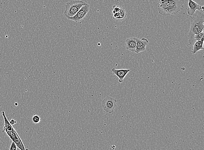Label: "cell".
Wrapping results in <instances>:
<instances>
[{
  "instance_id": "1",
  "label": "cell",
  "mask_w": 204,
  "mask_h": 150,
  "mask_svg": "<svg viewBox=\"0 0 204 150\" xmlns=\"http://www.w3.org/2000/svg\"><path fill=\"white\" fill-rule=\"evenodd\" d=\"M191 19V26L189 31L188 33L189 45L192 48L194 43V36L204 30V14L203 12L196 11L195 14L190 17Z\"/></svg>"
},
{
  "instance_id": "2",
  "label": "cell",
  "mask_w": 204,
  "mask_h": 150,
  "mask_svg": "<svg viewBox=\"0 0 204 150\" xmlns=\"http://www.w3.org/2000/svg\"><path fill=\"white\" fill-rule=\"evenodd\" d=\"M184 0H159L158 13L163 16L178 14L184 8Z\"/></svg>"
},
{
  "instance_id": "3",
  "label": "cell",
  "mask_w": 204,
  "mask_h": 150,
  "mask_svg": "<svg viewBox=\"0 0 204 150\" xmlns=\"http://www.w3.org/2000/svg\"><path fill=\"white\" fill-rule=\"evenodd\" d=\"M2 115L3 117L5 125L3 129V132H5L8 136L12 140V142L15 144L17 147L21 150H29L28 149H26L23 143L22 142L20 137L18 136L17 132L14 128L11 125L8 118L6 116L5 111L2 112Z\"/></svg>"
},
{
  "instance_id": "4",
  "label": "cell",
  "mask_w": 204,
  "mask_h": 150,
  "mask_svg": "<svg viewBox=\"0 0 204 150\" xmlns=\"http://www.w3.org/2000/svg\"><path fill=\"white\" fill-rule=\"evenodd\" d=\"M87 3L81 0L72 1L68 2L65 5L64 15L66 17L74 16L83 6L87 5Z\"/></svg>"
},
{
  "instance_id": "5",
  "label": "cell",
  "mask_w": 204,
  "mask_h": 150,
  "mask_svg": "<svg viewBox=\"0 0 204 150\" xmlns=\"http://www.w3.org/2000/svg\"><path fill=\"white\" fill-rule=\"evenodd\" d=\"M102 107L104 111L106 113H112L114 111L117 105L116 99L111 97L108 96L102 100Z\"/></svg>"
},
{
  "instance_id": "6",
  "label": "cell",
  "mask_w": 204,
  "mask_h": 150,
  "mask_svg": "<svg viewBox=\"0 0 204 150\" xmlns=\"http://www.w3.org/2000/svg\"><path fill=\"white\" fill-rule=\"evenodd\" d=\"M90 9V5L88 3L86 5L83 6L79 10V11L74 16L67 17L68 20L75 22L76 23L81 22L86 17Z\"/></svg>"
},
{
  "instance_id": "7",
  "label": "cell",
  "mask_w": 204,
  "mask_h": 150,
  "mask_svg": "<svg viewBox=\"0 0 204 150\" xmlns=\"http://www.w3.org/2000/svg\"><path fill=\"white\" fill-rule=\"evenodd\" d=\"M112 13L113 18L117 22L122 21L125 19L127 16L124 8L115 5L113 6Z\"/></svg>"
},
{
  "instance_id": "8",
  "label": "cell",
  "mask_w": 204,
  "mask_h": 150,
  "mask_svg": "<svg viewBox=\"0 0 204 150\" xmlns=\"http://www.w3.org/2000/svg\"><path fill=\"white\" fill-rule=\"evenodd\" d=\"M189 7L187 9V13L189 17H191L196 12V11H200L202 8L200 5L193 0H188Z\"/></svg>"
},
{
  "instance_id": "9",
  "label": "cell",
  "mask_w": 204,
  "mask_h": 150,
  "mask_svg": "<svg viewBox=\"0 0 204 150\" xmlns=\"http://www.w3.org/2000/svg\"><path fill=\"white\" fill-rule=\"evenodd\" d=\"M136 40V46L135 53L138 54L141 52L145 51L147 43H149L148 39L146 38H142L141 39L135 37Z\"/></svg>"
},
{
  "instance_id": "10",
  "label": "cell",
  "mask_w": 204,
  "mask_h": 150,
  "mask_svg": "<svg viewBox=\"0 0 204 150\" xmlns=\"http://www.w3.org/2000/svg\"><path fill=\"white\" fill-rule=\"evenodd\" d=\"M112 71L113 74L116 76L118 78V82L119 83H122L124 79L130 70L129 69H121V70H116L115 68H112Z\"/></svg>"
},
{
  "instance_id": "11",
  "label": "cell",
  "mask_w": 204,
  "mask_h": 150,
  "mask_svg": "<svg viewBox=\"0 0 204 150\" xmlns=\"http://www.w3.org/2000/svg\"><path fill=\"white\" fill-rule=\"evenodd\" d=\"M136 43L135 37H132L126 39L125 47L127 50L132 52H135Z\"/></svg>"
},
{
  "instance_id": "12",
  "label": "cell",
  "mask_w": 204,
  "mask_h": 150,
  "mask_svg": "<svg viewBox=\"0 0 204 150\" xmlns=\"http://www.w3.org/2000/svg\"><path fill=\"white\" fill-rule=\"evenodd\" d=\"M204 37L200 40L196 41L192 47V54H195L200 50H204Z\"/></svg>"
},
{
  "instance_id": "13",
  "label": "cell",
  "mask_w": 204,
  "mask_h": 150,
  "mask_svg": "<svg viewBox=\"0 0 204 150\" xmlns=\"http://www.w3.org/2000/svg\"><path fill=\"white\" fill-rule=\"evenodd\" d=\"M203 37H204V32H201L197 35H195L194 36V40L196 42V41L200 40Z\"/></svg>"
},
{
  "instance_id": "14",
  "label": "cell",
  "mask_w": 204,
  "mask_h": 150,
  "mask_svg": "<svg viewBox=\"0 0 204 150\" xmlns=\"http://www.w3.org/2000/svg\"><path fill=\"white\" fill-rule=\"evenodd\" d=\"M32 120L34 123H35V124H37V123H39L40 122L41 119H40V117L39 116H38V115H34L32 117Z\"/></svg>"
},
{
  "instance_id": "15",
  "label": "cell",
  "mask_w": 204,
  "mask_h": 150,
  "mask_svg": "<svg viewBox=\"0 0 204 150\" xmlns=\"http://www.w3.org/2000/svg\"><path fill=\"white\" fill-rule=\"evenodd\" d=\"M17 147L16 145L13 142H12L11 144L10 148V150H17Z\"/></svg>"
},
{
  "instance_id": "16",
  "label": "cell",
  "mask_w": 204,
  "mask_h": 150,
  "mask_svg": "<svg viewBox=\"0 0 204 150\" xmlns=\"http://www.w3.org/2000/svg\"><path fill=\"white\" fill-rule=\"evenodd\" d=\"M10 123V124L11 125H15V124H16V123H17V121H16L15 120V119H11V120L10 122H9Z\"/></svg>"
}]
</instances>
